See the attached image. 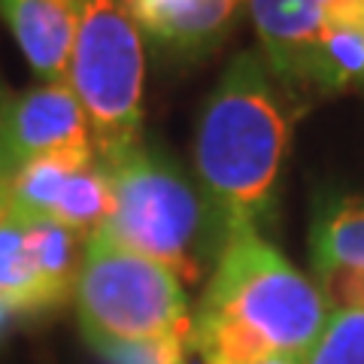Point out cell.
Here are the masks:
<instances>
[{"label": "cell", "mask_w": 364, "mask_h": 364, "mask_svg": "<svg viewBox=\"0 0 364 364\" xmlns=\"http://www.w3.org/2000/svg\"><path fill=\"white\" fill-rule=\"evenodd\" d=\"M289 146L291 109L282 82L258 49L234 55L203 100L195 131L198 188L219 246L237 231H258L273 213Z\"/></svg>", "instance_id": "1"}, {"label": "cell", "mask_w": 364, "mask_h": 364, "mask_svg": "<svg viewBox=\"0 0 364 364\" xmlns=\"http://www.w3.org/2000/svg\"><path fill=\"white\" fill-rule=\"evenodd\" d=\"M328 313L316 282L249 228L228 237L215 255L213 277L191 310V349L200 364L306 355Z\"/></svg>", "instance_id": "2"}, {"label": "cell", "mask_w": 364, "mask_h": 364, "mask_svg": "<svg viewBox=\"0 0 364 364\" xmlns=\"http://www.w3.org/2000/svg\"><path fill=\"white\" fill-rule=\"evenodd\" d=\"M109 176V215L104 231L134 252L158 261L179 282H198L219 237L198 186L164 152L143 140L119 158L100 161Z\"/></svg>", "instance_id": "3"}, {"label": "cell", "mask_w": 364, "mask_h": 364, "mask_svg": "<svg viewBox=\"0 0 364 364\" xmlns=\"http://www.w3.org/2000/svg\"><path fill=\"white\" fill-rule=\"evenodd\" d=\"M76 33L67 85L82 107L97 161H109L143 140L146 52L124 0H73Z\"/></svg>", "instance_id": "4"}, {"label": "cell", "mask_w": 364, "mask_h": 364, "mask_svg": "<svg viewBox=\"0 0 364 364\" xmlns=\"http://www.w3.org/2000/svg\"><path fill=\"white\" fill-rule=\"evenodd\" d=\"M73 306L85 343L164 334L191 337V304L179 277L119 243L104 228L82 243Z\"/></svg>", "instance_id": "5"}, {"label": "cell", "mask_w": 364, "mask_h": 364, "mask_svg": "<svg viewBox=\"0 0 364 364\" xmlns=\"http://www.w3.org/2000/svg\"><path fill=\"white\" fill-rule=\"evenodd\" d=\"M0 149L13 170L43 155L95 152L73 88L67 82H37L28 91H9L0 82Z\"/></svg>", "instance_id": "6"}, {"label": "cell", "mask_w": 364, "mask_h": 364, "mask_svg": "<svg viewBox=\"0 0 364 364\" xmlns=\"http://www.w3.org/2000/svg\"><path fill=\"white\" fill-rule=\"evenodd\" d=\"M349 0H246L261 58L282 85H306L325 25Z\"/></svg>", "instance_id": "7"}, {"label": "cell", "mask_w": 364, "mask_h": 364, "mask_svg": "<svg viewBox=\"0 0 364 364\" xmlns=\"http://www.w3.org/2000/svg\"><path fill=\"white\" fill-rule=\"evenodd\" d=\"M143 37L173 58L215 52L246 13V0H124Z\"/></svg>", "instance_id": "8"}, {"label": "cell", "mask_w": 364, "mask_h": 364, "mask_svg": "<svg viewBox=\"0 0 364 364\" xmlns=\"http://www.w3.org/2000/svg\"><path fill=\"white\" fill-rule=\"evenodd\" d=\"M0 18L40 82H67L76 33L73 0H0Z\"/></svg>", "instance_id": "9"}, {"label": "cell", "mask_w": 364, "mask_h": 364, "mask_svg": "<svg viewBox=\"0 0 364 364\" xmlns=\"http://www.w3.org/2000/svg\"><path fill=\"white\" fill-rule=\"evenodd\" d=\"M306 85L328 95L364 88V0H349L325 25L313 49Z\"/></svg>", "instance_id": "10"}, {"label": "cell", "mask_w": 364, "mask_h": 364, "mask_svg": "<svg viewBox=\"0 0 364 364\" xmlns=\"http://www.w3.org/2000/svg\"><path fill=\"white\" fill-rule=\"evenodd\" d=\"M313 270L364 267V195L318 200L310 228Z\"/></svg>", "instance_id": "11"}, {"label": "cell", "mask_w": 364, "mask_h": 364, "mask_svg": "<svg viewBox=\"0 0 364 364\" xmlns=\"http://www.w3.org/2000/svg\"><path fill=\"white\" fill-rule=\"evenodd\" d=\"M0 301L16 316L55 313L31 255L28 219H18L13 213L0 225Z\"/></svg>", "instance_id": "12"}, {"label": "cell", "mask_w": 364, "mask_h": 364, "mask_svg": "<svg viewBox=\"0 0 364 364\" xmlns=\"http://www.w3.org/2000/svg\"><path fill=\"white\" fill-rule=\"evenodd\" d=\"M91 161H97L95 152H58L21 164L13 176L9 213L18 219H52L67 179Z\"/></svg>", "instance_id": "13"}, {"label": "cell", "mask_w": 364, "mask_h": 364, "mask_svg": "<svg viewBox=\"0 0 364 364\" xmlns=\"http://www.w3.org/2000/svg\"><path fill=\"white\" fill-rule=\"evenodd\" d=\"M28 240L46 298H49L52 310H61L73 298V282L79 258H82V252H76L79 234L67 231L64 225L52 219H28Z\"/></svg>", "instance_id": "14"}, {"label": "cell", "mask_w": 364, "mask_h": 364, "mask_svg": "<svg viewBox=\"0 0 364 364\" xmlns=\"http://www.w3.org/2000/svg\"><path fill=\"white\" fill-rule=\"evenodd\" d=\"M107 215H109V176L104 164L91 161L88 167L76 170L67 179L61 198L55 203L52 222L64 225L67 231L79 237H88L97 228H104Z\"/></svg>", "instance_id": "15"}, {"label": "cell", "mask_w": 364, "mask_h": 364, "mask_svg": "<svg viewBox=\"0 0 364 364\" xmlns=\"http://www.w3.org/2000/svg\"><path fill=\"white\" fill-rule=\"evenodd\" d=\"M91 352L104 364H188L191 361V337L188 334H164L143 340H100L88 343Z\"/></svg>", "instance_id": "16"}, {"label": "cell", "mask_w": 364, "mask_h": 364, "mask_svg": "<svg viewBox=\"0 0 364 364\" xmlns=\"http://www.w3.org/2000/svg\"><path fill=\"white\" fill-rule=\"evenodd\" d=\"M306 364H364V313H328Z\"/></svg>", "instance_id": "17"}, {"label": "cell", "mask_w": 364, "mask_h": 364, "mask_svg": "<svg viewBox=\"0 0 364 364\" xmlns=\"http://www.w3.org/2000/svg\"><path fill=\"white\" fill-rule=\"evenodd\" d=\"M316 286L331 313H364V267L316 270Z\"/></svg>", "instance_id": "18"}, {"label": "cell", "mask_w": 364, "mask_h": 364, "mask_svg": "<svg viewBox=\"0 0 364 364\" xmlns=\"http://www.w3.org/2000/svg\"><path fill=\"white\" fill-rule=\"evenodd\" d=\"M13 176H16V170H13V164L6 161L4 149H0V225H4V222H6V215H9V198H13Z\"/></svg>", "instance_id": "19"}, {"label": "cell", "mask_w": 364, "mask_h": 364, "mask_svg": "<svg viewBox=\"0 0 364 364\" xmlns=\"http://www.w3.org/2000/svg\"><path fill=\"white\" fill-rule=\"evenodd\" d=\"M13 318H16V313L9 310V306L0 301V343L6 340V334H9V328H13Z\"/></svg>", "instance_id": "20"}, {"label": "cell", "mask_w": 364, "mask_h": 364, "mask_svg": "<svg viewBox=\"0 0 364 364\" xmlns=\"http://www.w3.org/2000/svg\"><path fill=\"white\" fill-rule=\"evenodd\" d=\"M258 364H306V355H270Z\"/></svg>", "instance_id": "21"}]
</instances>
